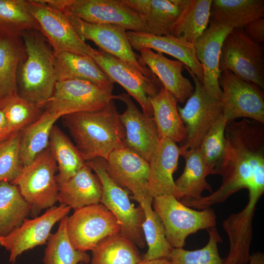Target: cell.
Returning a JSON list of instances; mask_svg holds the SVG:
<instances>
[{
  "label": "cell",
  "instance_id": "cell-1",
  "mask_svg": "<svg viewBox=\"0 0 264 264\" xmlns=\"http://www.w3.org/2000/svg\"><path fill=\"white\" fill-rule=\"evenodd\" d=\"M264 125L247 118L228 121L224 154L216 169L222 182L211 194L214 202H223L237 192L264 179Z\"/></svg>",
  "mask_w": 264,
  "mask_h": 264
},
{
  "label": "cell",
  "instance_id": "cell-2",
  "mask_svg": "<svg viewBox=\"0 0 264 264\" xmlns=\"http://www.w3.org/2000/svg\"><path fill=\"white\" fill-rule=\"evenodd\" d=\"M114 100L102 109L62 116L75 146L86 162L107 160L115 150L126 147L125 130Z\"/></svg>",
  "mask_w": 264,
  "mask_h": 264
},
{
  "label": "cell",
  "instance_id": "cell-3",
  "mask_svg": "<svg viewBox=\"0 0 264 264\" xmlns=\"http://www.w3.org/2000/svg\"><path fill=\"white\" fill-rule=\"evenodd\" d=\"M25 54L18 73L19 95L44 107L52 97L57 80L53 49L37 30L22 33Z\"/></svg>",
  "mask_w": 264,
  "mask_h": 264
},
{
  "label": "cell",
  "instance_id": "cell-4",
  "mask_svg": "<svg viewBox=\"0 0 264 264\" xmlns=\"http://www.w3.org/2000/svg\"><path fill=\"white\" fill-rule=\"evenodd\" d=\"M98 176L102 193L100 203L113 215L120 227L119 233L137 246L143 248L146 242L142 231L145 215L142 207H135L129 197V191L110 175L106 160L96 158L86 162Z\"/></svg>",
  "mask_w": 264,
  "mask_h": 264
},
{
  "label": "cell",
  "instance_id": "cell-5",
  "mask_svg": "<svg viewBox=\"0 0 264 264\" xmlns=\"http://www.w3.org/2000/svg\"><path fill=\"white\" fill-rule=\"evenodd\" d=\"M152 206L163 223L167 240L173 248H183L188 236L216 225L214 210L193 209L172 195L154 198Z\"/></svg>",
  "mask_w": 264,
  "mask_h": 264
},
{
  "label": "cell",
  "instance_id": "cell-6",
  "mask_svg": "<svg viewBox=\"0 0 264 264\" xmlns=\"http://www.w3.org/2000/svg\"><path fill=\"white\" fill-rule=\"evenodd\" d=\"M57 170V163L48 147L30 163L24 166L11 183L18 187L29 205L33 218L58 202L59 186L55 175Z\"/></svg>",
  "mask_w": 264,
  "mask_h": 264
},
{
  "label": "cell",
  "instance_id": "cell-7",
  "mask_svg": "<svg viewBox=\"0 0 264 264\" xmlns=\"http://www.w3.org/2000/svg\"><path fill=\"white\" fill-rule=\"evenodd\" d=\"M219 68L221 72L229 70L264 88L263 48L252 41L243 28H233L225 38Z\"/></svg>",
  "mask_w": 264,
  "mask_h": 264
},
{
  "label": "cell",
  "instance_id": "cell-8",
  "mask_svg": "<svg viewBox=\"0 0 264 264\" xmlns=\"http://www.w3.org/2000/svg\"><path fill=\"white\" fill-rule=\"evenodd\" d=\"M185 68L193 78L195 87L184 106L177 107L186 129V137L180 147L181 151L198 148L208 131L223 115L220 99L210 94L189 68L185 66Z\"/></svg>",
  "mask_w": 264,
  "mask_h": 264
},
{
  "label": "cell",
  "instance_id": "cell-9",
  "mask_svg": "<svg viewBox=\"0 0 264 264\" xmlns=\"http://www.w3.org/2000/svg\"><path fill=\"white\" fill-rule=\"evenodd\" d=\"M66 232L73 247L86 252L104 239L119 233L120 227L113 215L99 203L74 210L67 217Z\"/></svg>",
  "mask_w": 264,
  "mask_h": 264
},
{
  "label": "cell",
  "instance_id": "cell-10",
  "mask_svg": "<svg viewBox=\"0 0 264 264\" xmlns=\"http://www.w3.org/2000/svg\"><path fill=\"white\" fill-rule=\"evenodd\" d=\"M112 90L83 80L57 81L44 110L62 117L73 113L98 110L115 99Z\"/></svg>",
  "mask_w": 264,
  "mask_h": 264
},
{
  "label": "cell",
  "instance_id": "cell-11",
  "mask_svg": "<svg viewBox=\"0 0 264 264\" xmlns=\"http://www.w3.org/2000/svg\"><path fill=\"white\" fill-rule=\"evenodd\" d=\"M219 85L223 115L228 121L247 118L264 124V93L256 84L229 70L221 72Z\"/></svg>",
  "mask_w": 264,
  "mask_h": 264
},
{
  "label": "cell",
  "instance_id": "cell-12",
  "mask_svg": "<svg viewBox=\"0 0 264 264\" xmlns=\"http://www.w3.org/2000/svg\"><path fill=\"white\" fill-rule=\"evenodd\" d=\"M63 12L83 41H92L101 50L127 63L147 77L157 79L141 63L140 55L133 51L124 28L113 24L87 22Z\"/></svg>",
  "mask_w": 264,
  "mask_h": 264
},
{
  "label": "cell",
  "instance_id": "cell-13",
  "mask_svg": "<svg viewBox=\"0 0 264 264\" xmlns=\"http://www.w3.org/2000/svg\"><path fill=\"white\" fill-rule=\"evenodd\" d=\"M89 56L113 83L121 85L137 101L143 113L153 116L149 97L156 95L162 87L158 79L147 77L127 63L101 50L94 49Z\"/></svg>",
  "mask_w": 264,
  "mask_h": 264
},
{
  "label": "cell",
  "instance_id": "cell-14",
  "mask_svg": "<svg viewBox=\"0 0 264 264\" xmlns=\"http://www.w3.org/2000/svg\"><path fill=\"white\" fill-rule=\"evenodd\" d=\"M27 1L29 11L54 52L66 51L84 56L91 54L94 48L81 39L63 11L49 6L42 0Z\"/></svg>",
  "mask_w": 264,
  "mask_h": 264
},
{
  "label": "cell",
  "instance_id": "cell-15",
  "mask_svg": "<svg viewBox=\"0 0 264 264\" xmlns=\"http://www.w3.org/2000/svg\"><path fill=\"white\" fill-rule=\"evenodd\" d=\"M63 11L87 22L113 24L126 30L147 32L142 17L122 0H68Z\"/></svg>",
  "mask_w": 264,
  "mask_h": 264
},
{
  "label": "cell",
  "instance_id": "cell-16",
  "mask_svg": "<svg viewBox=\"0 0 264 264\" xmlns=\"http://www.w3.org/2000/svg\"><path fill=\"white\" fill-rule=\"evenodd\" d=\"M71 209L63 204L54 205L39 216L25 219L20 226L2 238L0 245L9 252V261L14 264L24 251L46 244L54 225L68 216Z\"/></svg>",
  "mask_w": 264,
  "mask_h": 264
},
{
  "label": "cell",
  "instance_id": "cell-17",
  "mask_svg": "<svg viewBox=\"0 0 264 264\" xmlns=\"http://www.w3.org/2000/svg\"><path fill=\"white\" fill-rule=\"evenodd\" d=\"M248 190V201L245 206L240 212L230 215L222 222L229 243L224 264H247L251 256L252 221L264 188L253 187Z\"/></svg>",
  "mask_w": 264,
  "mask_h": 264
},
{
  "label": "cell",
  "instance_id": "cell-18",
  "mask_svg": "<svg viewBox=\"0 0 264 264\" xmlns=\"http://www.w3.org/2000/svg\"><path fill=\"white\" fill-rule=\"evenodd\" d=\"M115 99L121 101L126 106L125 111L119 114L125 130L126 147L149 162L160 141L153 117L147 116L141 111L129 94L115 95Z\"/></svg>",
  "mask_w": 264,
  "mask_h": 264
},
{
  "label": "cell",
  "instance_id": "cell-19",
  "mask_svg": "<svg viewBox=\"0 0 264 264\" xmlns=\"http://www.w3.org/2000/svg\"><path fill=\"white\" fill-rule=\"evenodd\" d=\"M106 163L110 175L120 186L132 193L133 199L139 203L148 197L150 165L146 159L125 147L111 152Z\"/></svg>",
  "mask_w": 264,
  "mask_h": 264
},
{
  "label": "cell",
  "instance_id": "cell-20",
  "mask_svg": "<svg viewBox=\"0 0 264 264\" xmlns=\"http://www.w3.org/2000/svg\"><path fill=\"white\" fill-rule=\"evenodd\" d=\"M233 29L210 20L208 27L194 44L196 57L203 68L202 84L210 94L220 99L222 94L219 83L220 58L224 40Z\"/></svg>",
  "mask_w": 264,
  "mask_h": 264
},
{
  "label": "cell",
  "instance_id": "cell-21",
  "mask_svg": "<svg viewBox=\"0 0 264 264\" xmlns=\"http://www.w3.org/2000/svg\"><path fill=\"white\" fill-rule=\"evenodd\" d=\"M181 150L168 138L160 139L149 161L150 173L147 185L148 197L172 195L176 198L177 190L173 174L177 170Z\"/></svg>",
  "mask_w": 264,
  "mask_h": 264
},
{
  "label": "cell",
  "instance_id": "cell-22",
  "mask_svg": "<svg viewBox=\"0 0 264 264\" xmlns=\"http://www.w3.org/2000/svg\"><path fill=\"white\" fill-rule=\"evenodd\" d=\"M127 35L133 49L147 48L168 54L183 63L202 82L203 68L196 57L194 44L171 35L158 36L132 31H127Z\"/></svg>",
  "mask_w": 264,
  "mask_h": 264
},
{
  "label": "cell",
  "instance_id": "cell-23",
  "mask_svg": "<svg viewBox=\"0 0 264 264\" xmlns=\"http://www.w3.org/2000/svg\"><path fill=\"white\" fill-rule=\"evenodd\" d=\"M140 61L159 80L163 87L170 92L177 102L183 103L192 94L194 87L182 74L185 65L178 60H173L163 53L147 48L139 50Z\"/></svg>",
  "mask_w": 264,
  "mask_h": 264
},
{
  "label": "cell",
  "instance_id": "cell-24",
  "mask_svg": "<svg viewBox=\"0 0 264 264\" xmlns=\"http://www.w3.org/2000/svg\"><path fill=\"white\" fill-rule=\"evenodd\" d=\"M58 201L74 210L100 203L102 193L98 176L86 163L72 177L58 183Z\"/></svg>",
  "mask_w": 264,
  "mask_h": 264
},
{
  "label": "cell",
  "instance_id": "cell-25",
  "mask_svg": "<svg viewBox=\"0 0 264 264\" xmlns=\"http://www.w3.org/2000/svg\"><path fill=\"white\" fill-rule=\"evenodd\" d=\"M54 54L57 82L80 79L113 90L114 83L90 56L66 51Z\"/></svg>",
  "mask_w": 264,
  "mask_h": 264
},
{
  "label": "cell",
  "instance_id": "cell-26",
  "mask_svg": "<svg viewBox=\"0 0 264 264\" xmlns=\"http://www.w3.org/2000/svg\"><path fill=\"white\" fill-rule=\"evenodd\" d=\"M145 21L147 33L158 36L170 35L184 0H122Z\"/></svg>",
  "mask_w": 264,
  "mask_h": 264
},
{
  "label": "cell",
  "instance_id": "cell-27",
  "mask_svg": "<svg viewBox=\"0 0 264 264\" xmlns=\"http://www.w3.org/2000/svg\"><path fill=\"white\" fill-rule=\"evenodd\" d=\"M185 161L184 170L175 181L177 190L176 198L180 201L193 200L201 198L205 190L213 193L212 186L206 180L210 175L204 164L198 148L181 151Z\"/></svg>",
  "mask_w": 264,
  "mask_h": 264
},
{
  "label": "cell",
  "instance_id": "cell-28",
  "mask_svg": "<svg viewBox=\"0 0 264 264\" xmlns=\"http://www.w3.org/2000/svg\"><path fill=\"white\" fill-rule=\"evenodd\" d=\"M149 100L159 139L168 138L176 143L182 142L186 137V129L175 97L162 87L156 95L149 97Z\"/></svg>",
  "mask_w": 264,
  "mask_h": 264
},
{
  "label": "cell",
  "instance_id": "cell-29",
  "mask_svg": "<svg viewBox=\"0 0 264 264\" xmlns=\"http://www.w3.org/2000/svg\"><path fill=\"white\" fill-rule=\"evenodd\" d=\"M25 54L22 36H0V103L18 95V73Z\"/></svg>",
  "mask_w": 264,
  "mask_h": 264
},
{
  "label": "cell",
  "instance_id": "cell-30",
  "mask_svg": "<svg viewBox=\"0 0 264 264\" xmlns=\"http://www.w3.org/2000/svg\"><path fill=\"white\" fill-rule=\"evenodd\" d=\"M264 16L263 0H212L210 20L232 28H243Z\"/></svg>",
  "mask_w": 264,
  "mask_h": 264
},
{
  "label": "cell",
  "instance_id": "cell-31",
  "mask_svg": "<svg viewBox=\"0 0 264 264\" xmlns=\"http://www.w3.org/2000/svg\"><path fill=\"white\" fill-rule=\"evenodd\" d=\"M212 0H184L170 35L194 44L208 27Z\"/></svg>",
  "mask_w": 264,
  "mask_h": 264
},
{
  "label": "cell",
  "instance_id": "cell-32",
  "mask_svg": "<svg viewBox=\"0 0 264 264\" xmlns=\"http://www.w3.org/2000/svg\"><path fill=\"white\" fill-rule=\"evenodd\" d=\"M48 148L57 163L59 172L56 179L58 183L68 180L86 164L75 145L55 125L51 131Z\"/></svg>",
  "mask_w": 264,
  "mask_h": 264
},
{
  "label": "cell",
  "instance_id": "cell-33",
  "mask_svg": "<svg viewBox=\"0 0 264 264\" xmlns=\"http://www.w3.org/2000/svg\"><path fill=\"white\" fill-rule=\"evenodd\" d=\"M61 117L44 110L37 120L21 131L20 157L23 166L48 147L51 131Z\"/></svg>",
  "mask_w": 264,
  "mask_h": 264
},
{
  "label": "cell",
  "instance_id": "cell-34",
  "mask_svg": "<svg viewBox=\"0 0 264 264\" xmlns=\"http://www.w3.org/2000/svg\"><path fill=\"white\" fill-rule=\"evenodd\" d=\"M30 213V207L18 187L7 181H0V237L6 236L20 226Z\"/></svg>",
  "mask_w": 264,
  "mask_h": 264
},
{
  "label": "cell",
  "instance_id": "cell-35",
  "mask_svg": "<svg viewBox=\"0 0 264 264\" xmlns=\"http://www.w3.org/2000/svg\"><path fill=\"white\" fill-rule=\"evenodd\" d=\"M153 198L148 197L139 203L145 219L142 231L148 250L142 260L166 258L170 260L173 248L168 242L163 223L152 206Z\"/></svg>",
  "mask_w": 264,
  "mask_h": 264
},
{
  "label": "cell",
  "instance_id": "cell-36",
  "mask_svg": "<svg viewBox=\"0 0 264 264\" xmlns=\"http://www.w3.org/2000/svg\"><path fill=\"white\" fill-rule=\"evenodd\" d=\"M91 251V264H138L142 260L137 246L120 233L104 239Z\"/></svg>",
  "mask_w": 264,
  "mask_h": 264
},
{
  "label": "cell",
  "instance_id": "cell-37",
  "mask_svg": "<svg viewBox=\"0 0 264 264\" xmlns=\"http://www.w3.org/2000/svg\"><path fill=\"white\" fill-rule=\"evenodd\" d=\"M67 217L59 221L57 231L49 237L44 264H88L90 261V256L86 252L76 249L71 243L66 232Z\"/></svg>",
  "mask_w": 264,
  "mask_h": 264
},
{
  "label": "cell",
  "instance_id": "cell-38",
  "mask_svg": "<svg viewBox=\"0 0 264 264\" xmlns=\"http://www.w3.org/2000/svg\"><path fill=\"white\" fill-rule=\"evenodd\" d=\"M30 30L40 31L25 0H0V36H22Z\"/></svg>",
  "mask_w": 264,
  "mask_h": 264
},
{
  "label": "cell",
  "instance_id": "cell-39",
  "mask_svg": "<svg viewBox=\"0 0 264 264\" xmlns=\"http://www.w3.org/2000/svg\"><path fill=\"white\" fill-rule=\"evenodd\" d=\"M44 107L32 103L19 94L0 103L10 135L21 132L43 113Z\"/></svg>",
  "mask_w": 264,
  "mask_h": 264
},
{
  "label": "cell",
  "instance_id": "cell-40",
  "mask_svg": "<svg viewBox=\"0 0 264 264\" xmlns=\"http://www.w3.org/2000/svg\"><path fill=\"white\" fill-rule=\"evenodd\" d=\"M209 240L202 248L188 250L183 248H173L170 260L173 264H224L219 254L218 244L222 239L216 226L207 230Z\"/></svg>",
  "mask_w": 264,
  "mask_h": 264
},
{
  "label": "cell",
  "instance_id": "cell-41",
  "mask_svg": "<svg viewBox=\"0 0 264 264\" xmlns=\"http://www.w3.org/2000/svg\"><path fill=\"white\" fill-rule=\"evenodd\" d=\"M227 122L223 115L221 116L208 131L198 147L210 175H216V169L224 154L226 145L225 131Z\"/></svg>",
  "mask_w": 264,
  "mask_h": 264
},
{
  "label": "cell",
  "instance_id": "cell-42",
  "mask_svg": "<svg viewBox=\"0 0 264 264\" xmlns=\"http://www.w3.org/2000/svg\"><path fill=\"white\" fill-rule=\"evenodd\" d=\"M21 136L20 132L0 142V182L12 183L23 167L20 157Z\"/></svg>",
  "mask_w": 264,
  "mask_h": 264
},
{
  "label": "cell",
  "instance_id": "cell-43",
  "mask_svg": "<svg viewBox=\"0 0 264 264\" xmlns=\"http://www.w3.org/2000/svg\"><path fill=\"white\" fill-rule=\"evenodd\" d=\"M248 36L254 42L261 44L264 41V18L254 20L243 28Z\"/></svg>",
  "mask_w": 264,
  "mask_h": 264
},
{
  "label": "cell",
  "instance_id": "cell-44",
  "mask_svg": "<svg viewBox=\"0 0 264 264\" xmlns=\"http://www.w3.org/2000/svg\"><path fill=\"white\" fill-rule=\"evenodd\" d=\"M10 136L7 122L3 112L0 110V142Z\"/></svg>",
  "mask_w": 264,
  "mask_h": 264
},
{
  "label": "cell",
  "instance_id": "cell-45",
  "mask_svg": "<svg viewBox=\"0 0 264 264\" xmlns=\"http://www.w3.org/2000/svg\"><path fill=\"white\" fill-rule=\"evenodd\" d=\"M248 264H264V254L256 252L251 254Z\"/></svg>",
  "mask_w": 264,
  "mask_h": 264
},
{
  "label": "cell",
  "instance_id": "cell-46",
  "mask_svg": "<svg viewBox=\"0 0 264 264\" xmlns=\"http://www.w3.org/2000/svg\"><path fill=\"white\" fill-rule=\"evenodd\" d=\"M138 264H173L171 260L166 258L152 260H141Z\"/></svg>",
  "mask_w": 264,
  "mask_h": 264
},
{
  "label": "cell",
  "instance_id": "cell-47",
  "mask_svg": "<svg viewBox=\"0 0 264 264\" xmlns=\"http://www.w3.org/2000/svg\"><path fill=\"white\" fill-rule=\"evenodd\" d=\"M1 240H2V238L0 237V244L1 242Z\"/></svg>",
  "mask_w": 264,
  "mask_h": 264
},
{
  "label": "cell",
  "instance_id": "cell-48",
  "mask_svg": "<svg viewBox=\"0 0 264 264\" xmlns=\"http://www.w3.org/2000/svg\"><path fill=\"white\" fill-rule=\"evenodd\" d=\"M80 264H83L82 263H80Z\"/></svg>",
  "mask_w": 264,
  "mask_h": 264
},
{
  "label": "cell",
  "instance_id": "cell-49",
  "mask_svg": "<svg viewBox=\"0 0 264 264\" xmlns=\"http://www.w3.org/2000/svg\"><path fill=\"white\" fill-rule=\"evenodd\" d=\"M11 264H12V263Z\"/></svg>",
  "mask_w": 264,
  "mask_h": 264
}]
</instances>
